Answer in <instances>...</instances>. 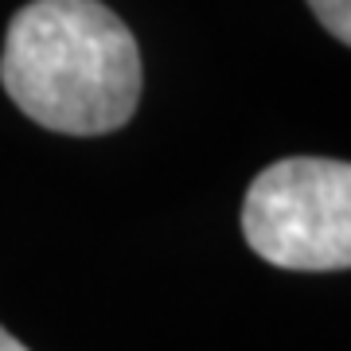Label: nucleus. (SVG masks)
Segmentation results:
<instances>
[{"label":"nucleus","mask_w":351,"mask_h":351,"mask_svg":"<svg viewBox=\"0 0 351 351\" xmlns=\"http://www.w3.org/2000/svg\"><path fill=\"white\" fill-rule=\"evenodd\" d=\"M242 234L281 269L328 274L351 265V168L328 156L269 164L246 191Z\"/></svg>","instance_id":"nucleus-2"},{"label":"nucleus","mask_w":351,"mask_h":351,"mask_svg":"<svg viewBox=\"0 0 351 351\" xmlns=\"http://www.w3.org/2000/svg\"><path fill=\"white\" fill-rule=\"evenodd\" d=\"M308 8L339 43H351V0H308Z\"/></svg>","instance_id":"nucleus-3"},{"label":"nucleus","mask_w":351,"mask_h":351,"mask_svg":"<svg viewBox=\"0 0 351 351\" xmlns=\"http://www.w3.org/2000/svg\"><path fill=\"white\" fill-rule=\"evenodd\" d=\"M0 82L36 125L101 137L137 113L141 51L98 0H32L8 24Z\"/></svg>","instance_id":"nucleus-1"},{"label":"nucleus","mask_w":351,"mask_h":351,"mask_svg":"<svg viewBox=\"0 0 351 351\" xmlns=\"http://www.w3.org/2000/svg\"><path fill=\"white\" fill-rule=\"evenodd\" d=\"M0 351H27V348L12 336V332H4V328H0Z\"/></svg>","instance_id":"nucleus-4"}]
</instances>
